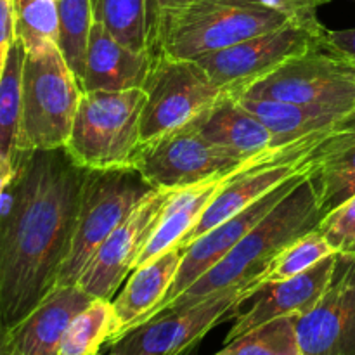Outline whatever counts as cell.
<instances>
[{"label":"cell","instance_id":"4","mask_svg":"<svg viewBox=\"0 0 355 355\" xmlns=\"http://www.w3.org/2000/svg\"><path fill=\"white\" fill-rule=\"evenodd\" d=\"M290 24L255 0H194L159 31L155 54L200 59Z\"/></svg>","mask_w":355,"mask_h":355},{"label":"cell","instance_id":"24","mask_svg":"<svg viewBox=\"0 0 355 355\" xmlns=\"http://www.w3.org/2000/svg\"><path fill=\"white\" fill-rule=\"evenodd\" d=\"M118 331L113 300L94 298L71 321L62 336L59 355H101Z\"/></svg>","mask_w":355,"mask_h":355},{"label":"cell","instance_id":"32","mask_svg":"<svg viewBox=\"0 0 355 355\" xmlns=\"http://www.w3.org/2000/svg\"><path fill=\"white\" fill-rule=\"evenodd\" d=\"M194 0H149V17H151V47L155 54V44L162 28L177 12L189 6Z\"/></svg>","mask_w":355,"mask_h":355},{"label":"cell","instance_id":"13","mask_svg":"<svg viewBox=\"0 0 355 355\" xmlns=\"http://www.w3.org/2000/svg\"><path fill=\"white\" fill-rule=\"evenodd\" d=\"M304 355H355V255H338L324 297L297 318Z\"/></svg>","mask_w":355,"mask_h":355},{"label":"cell","instance_id":"12","mask_svg":"<svg viewBox=\"0 0 355 355\" xmlns=\"http://www.w3.org/2000/svg\"><path fill=\"white\" fill-rule=\"evenodd\" d=\"M172 191H155L130 214V217L114 229L99 246L76 286L92 298L113 300L118 288L125 283L162 218Z\"/></svg>","mask_w":355,"mask_h":355},{"label":"cell","instance_id":"2","mask_svg":"<svg viewBox=\"0 0 355 355\" xmlns=\"http://www.w3.org/2000/svg\"><path fill=\"white\" fill-rule=\"evenodd\" d=\"M324 217L326 211L309 173L217 266L205 272L163 311L191 307L229 288H262L263 276L274 259L295 239L319 229Z\"/></svg>","mask_w":355,"mask_h":355},{"label":"cell","instance_id":"17","mask_svg":"<svg viewBox=\"0 0 355 355\" xmlns=\"http://www.w3.org/2000/svg\"><path fill=\"white\" fill-rule=\"evenodd\" d=\"M151 52H139L118 40L103 24L94 23L83 68V92L142 89L153 62Z\"/></svg>","mask_w":355,"mask_h":355},{"label":"cell","instance_id":"8","mask_svg":"<svg viewBox=\"0 0 355 355\" xmlns=\"http://www.w3.org/2000/svg\"><path fill=\"white\" fill-rule=\"evenodd\" d=\"M142 89L148 96L141 118L142 146L191 123L222 99L231 97L196 59L173 58L163 52L153 55Z\"/></svg>","mask_w":355,"mask_h":355},{"label":"cell","instance_id":"26","mask_svg":"<svg viewBox=\"0 0 355 355\" xmlns=\"http://www.w3.org/2000/svg\"><path fill=\"white\" fill-rule=\"evenodd\" d=\"M59 40L58 47L66 62L82 82L87 49L94 19L92 0H59Z\"/></svg>","mask_w":355,"mask_h":355},{"label":"cell","instance_id":"11","mask_svg":"<svg viewBox=\"0 0 355 355\" xmlns=\"http://www.w3.org/2000/svg\"><path fill=\"white\" fill-rule=\"evenodd\" d=\"M318 40L322 38L286 24L196 61L222 90L231 97H238Z\"/></svg>","mask_w":355,"mask_h":355},{"label":"cell","instance_id":"21","mask_svg":"<svg viewBox=\"0 0 355 355\" xmlns=\"http://www.w3.org/2000/svg\"><path fill=\"white\" fill-rule=\"evenodd\" d=\"M324 211H331L355 194V113L319 144L311 172Z\"/></svg>","mask_w":355,"mask_h":355},{"label":"cell","instance_id":"15","mask_svg":"<svg viewBox=\"0 0 355 355\" xmlns=\"http://www.w3.org/2000/svg\"><path fill=\"white\" fill-rule=\"evenodd\" d=\"M338 253L321 260L307 272L279 283L263 284L255 295L253 304L239 312L225 343L259 326L281 318H300L309 314L321 302L335 276Z\"/></svg>","mask_w":355,"mask_h":355},{"label":"cell","instance_id":"33","mask_svg":"<svg viewBox=\"0 0 355 355\" xmlns=\"http://www.w3.org/2000/svg\"><path fill=\"white\" fill-rule=\"evenodd\" d=\"M17 42V16L14 0H0V66Z\"/></svg>","mask_w":355,"mask_h":355},{"label":"cell","instance_id":"22","mask_svg":"<svg viewBox=\"0 0 355 355\" xmlns=\"http://www.w3.org/2000/svg\"><path fill=\"white\" fill-rule=\"evenodd\" d=\"M225 179H227V175L193 187H186V189L172 191L158 225L155 227L151 238L146 243L144 250L139 257L137 267L151 262L168 250L180 246V243L189 236L194 225L200 222L201 215L205 214L211 200L217 196Z\"/></svg>","mask_w":355,"mask_h":355},{"label":"cell","instance_id":"9","mask_svg":"<svg viewBox=\"0 0 355 355\" xmlns=\"http://www.w3.org/2000/svg\"><path fill=\"white\" fill-rule=\"evenodd\" d=\"M260 288L238 286L191 307L166 309L106 347V355H187L215 326L239 314Z\"/></svg>","mask_w":355,"mask_h":355},{"label":"cell","instance_id":"16","mask_svg":"<svg viewBox=\"0 0 355 355\" xmlns=\"http://www.w3.org/2000/svg\"><path fill=\"white\" fill-rule=\"evenodd\" d=\"M94 298L80 286H58L17 324L2 329L0 355H59L73 319Z\"/></svg>","mask_w":355,"mask_h":355},{"label":"cell","instance_id":"30","mask_svg":"<svg viewBox=\"0 0 355 355\" xmlns=\"http://www.w3.org/2000/svg\"><path fill=\"white\" fill-rule=\"evenodd\" d=\"M319 231L333 252L338 255H355V194L326 214Z\"/></svg>","mask_w":355,"mask_h":355},{"label":"cell","instance_id":"3","mask_svg":"<svg viewBox=\"0 0 355 355\" xmlns=\"http://www.w3.org/2000/svg\"><path fill=\"white\" fill-rule=\"evenodd\" d=\"M144 89L83 92L64 151L83 170L134 168L142 148Z\"/></svg>","mask_w":355,"mask_h":355},{"label":"cell","instance_id":"31","mask_svg":"<svg viewBox=\"0 0 355 355\" xmlns=\"http://www.w3.org/2000/svg\"><path fill=\"white\" fill-rule=\"evenodd\" d=\"M276 12L283 14L290 24L309 31L318 38H324L328 30L319 19V9L331 0H255Z\"/></svg>","mask_w":355,"mask_h":355},{"label":"cell","instance_id":"25","mask_svg":"<svg viewBox=\"0 0 355 355\" xmlns=\"http://www.w3.org/2000/svg\"><path fill=\"white\" fill-rule=\"evenodd\" d=\"M94 19L120 42L139 52H151L149 0H92Z\"/></svg>","mask_w":355,"mask_h":355},{"label":"cell","instance_id":"34","mask_svg":"<svg viewBox=\"0 0 355 355\" xmlns=\"http://www.w3.org/2000/svg\"><path fill=\"white\" fill-rule=\"evenodd\" d=\"M326 42L333 49L340 51L342 54L349 55L355 61V28H347V30H328L326 33Z\"/></svg>","mask_w":355,"mask_h":355},{"label":"cell","instance_id":"14","mask_svg":"<svg viewBox=\"0 0 355 355\" xmlns=\"http://www.w3.org/2000/svg\"><path fill=\"white\" fill-rule=\"evenodd\" d=\"M312 172V170H311ZM311 172H305L302 175L295 177V179L288 180L286 184L279 186L277 189H274L272 193L267 194L266 198H262L257 203L250 205L248 208H245L243 211L236 214L234 217L227 218L222 224H218L217 227H214L211 231H208L207 234H203L201 238H198L196 241L191 243L187 248H184V259L180 263V269L177 272L175 281H173L172 288L166 293L165 300L159 305L158 311L153 315H156L158 312H162L166 305L172 304L175 298H179L187 288L193 283H196L205 272L211 269L214 266H217L257 224H259L262 218H266L269 215V211L283 200L286 194H290L305 177ZM151 315V318H153ZM149 318V319H151Z\"/></svg>","mask_w":355,"mask_h":355},{"label":"cell","instance_id":"19","mask_svg":"<svg viewBox=\"0 0 355 355\" xmlns=\"http://www.w3.org/2000/svg\"><path fill=\"white\" fill-rule=\"evenodd\" d=\"M196 123L211 144L243 162L277 148L269 128L234 97H225L211 106L196 118Z\"/></svg>","mask_w":355,"mask_h":355},{"label":"cell","instance_id":"1","mask_svg":"<svg viewBox=\"0 0 355 355\" xmlns=\"http://www.w3.org/2000/svg\"><path fill=\"white\" fill-rule=\"evenodd\" d=\"M85 173L64 149L35 151L21 170L16 208L0 222L2 329L17 324L59 286Z\"/></svg>","mask_w":355,"mask_h":355},{"label":"cell","instance_id":"5","mask_svg":"<svg viewBox=\"0 0 355 355\" xmlns=\"http://www.w3.org/2000/svg\"><path fill=\"white\" fill-rule=\"evenodd\" d=\"M155 193L135 168L87 170L78 214L59 286L78 283L87 263L132 211Z\"/></svg>","mask_w":355,"mask_h":355},{"label":"cell","instance_id":"20","mask_svg":"<svg viewBox=\"0 0 355 355\" xmlns=\"http://www.w3.org/2000/svg\"><path fill=\"white\" fill-rule=\"evenodd\" d=\"M23 44L10 47L6 62L0 66V184L12 179L30 159L23 135Z\"/></svg>","mask_w":355,"mask_h":355},{"label":"cell","instance_id":"27","mask_svg":"<svg viewBox=\"0 0 355 355\" xmlns=\"http://www.w3.org/2000/svg\"><path fill=\"white\" fill-rule=\"evenodd\" d=\"M214 355H304L297 335V318H281L225 343Z\"/></svg>","mask_w":355,"mask_h":355},{"label":"cell","instance_id":"18","mask_svg":"<svg viewBox=\"0 0 355 355\" xmlns=\"http://www.w3.org/2000/svg\"><path fill=\"white\" fill-rule=\"evenodd\" d=\"M182 259L184 250L177 246L132 270L125 288L113 300L118 331L107 345L141 326L158 311L175 281Z\"/></svg>","mask_w":355,"mask_h":355},{"label":"cell","instance_id":"23","mask_svg":"<svg viewBox=\"0 0 355 355\" xmlns=\"http://www.w3.org/2000/svg\"><path fill=\"white\" fill-rule=\"evenodd\" d=\"M243 107L255 114L274 135L276 146H286L318 132L331 130L338 127L350 114H340L321 107L302 106L286 101L269 97H234Z\"/></svg>","mask_w":355,"mask_h":355},{"label":"cell","instance_id":"6","mask_svg":"<svg viewBox=\"0 0 355 355\" xmlns=\"http://www.w3.org/2000/svg\"><path fill=\"white\" fill-rule=\"evenodd\" d=\"M82 85L58 45L26 52L23 68V135L30 153L64 149Z\"/></svg>","mask_w":355,"mask_h":355},{"label":"cell","instance_id":"29","mask_svg":"<svg viewBox=\"0 0 355 355\" xmlns=\"http://www.w3.org/2000/svg\"><path fill=\"white\" fill-rule=\"evenodd\" d=\"M331 255H335L333 248L328 245L321 231L315 229V231L295 239L274 259V262L270 263L266 276H263L262 283H279V281L300 276Z\"/></svg>","mask_w":355,"mask_h":355},{"label":"cell","instance_id":"28","mask_svg":"<svg viewBox=\"0 0 355 355\" xmlns=\"http://www.w3.org/2000/svg\"><path fill=\"white\" fill-rule=\"evenodd\" d=\"M17 16V40L24 52H37L58 45L59 6L55 0H14Z\"/></svg>","mask_w":355,"mask_h":355},{"label":"cell","instance_id":"7","mask_svg":"<svg viewBox=\"0 0 355 355\" xmlns=\"http://www.w3.org/2000/svg\"><path fill=\"white\" fill-rule=\"evenodd\" d=\"M241 96L269 97L352 114L355 113V61L322 38L307 51L288 59L281 68Z\"/></svg>","mask_w":355,"mask_h":355},{"label":"cell","instance_id":"10","mask_svg":"<svg viewBox=\"0 0 355 355\" xmlns=\"http://www.w3.org/2000/svg\"><path fill=\"white\" fill-rule=\"evenodd\" d=\"M248 162L211 144L194 120L142 146L134 168L155 191H179L229 175Z\"/></svg>","mask_w":355,"mask_h":355},{"label":"cell","instance_id":"35","mask_svg":"<svg viewBox=\"0 0 355 355\" xmlns=\"http://www.w3.org/2000/svg\"><path fill=\"white\" fill-rule=\"evenodd\" d=\"M55 2H59V0H55Z\"/></svg>","mask_w":355,"mask_h":355}]
</instances>
